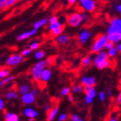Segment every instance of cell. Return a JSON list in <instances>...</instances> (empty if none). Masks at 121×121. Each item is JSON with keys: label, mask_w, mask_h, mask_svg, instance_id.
I'll return each instance as SVG.
<instances>
[{"label": "cell", "mask_w": 121, "mask_h": 121, "mask_svg": "<svg viewBox=\"0 0 121 121\" xmlns=\"http://www.w3.org/2000/svg\"><path fill=\"white\" fill-rule=\"evenodd\" d=\"M108 40L117 45L121 42V17H113L109 20L108 26L106 30Z\"/></svg>", "instance_id": "1"}, {"label": "cell", "mask_w": 121, "mask_h": 121, "mask_svg": "<svg viewBox=\"0 0 121 121\" xmlns=\"http://www.w3.org/2000/svg\"><path fill=\"white\" fill-rule=\"evenodd\" d=\"M93 65L99 70H104L112 66L111 58L108 56L107 51H104L98 52L93 56Z\"/></svg>", "instance_id": "2"}, {"label": "cell", "mask_w": 121, "mask_h": 121, "mask_svg": "<svg viewBox=\"0 0 121 121\" xmlns=\"http://www.w3.org/2000/svg\"><path fill=\"white\" fill-rule=\"evenodd\" d=\"M108 35L106 34H101L98 35L94 40H93V43L91 45V51L93 54H96L98 52L105 50V47L107 44L108 43Z\"/></svg>", "instance_id": "3"}, {"label": "cell", "mask_w": 121, "mask_h": 121, "mask_svg": "<svg viewBox=\"0 0 121 121\" xmlns=\"http://www.w3.org/2000/svg\"><path fill=\"white\" fill-rule=\"evenodd\" d=\"M66 24L72 28H79L84 24L82 12L75 11L66 16Z\"/></svg>", "instance_id": "4"}, {"label": "cell", "mask_w": 121, "mask_h": 121, "mask_svg": "<svg viewBox=\"0 0 121 121\" xmlns=\"http://www.w3.org/2000/svg\"><path fill=\"white\" fill-rule=\"evenodd\" d=\"M46 67L45 60H39V62L35 63L30 69V74L35 82H40V75L42 71Z\"/></svg>", "instance_id": "5"}, {"label": "cell", "mask_w": 121, "mask_h": 121, "mask_svg": "<svg viewBox=\"0 0 121 121\" xmlns=\"http://www.w3.org/2000/svg\"><path fill=\"white\" fill-rule=\"evenodd\" d=\"M78 7L82 11L87 13H93L96 10L98 7L97 0H78Z\"/></svg>", "instance_id": "6"}, {"label": "cell", "mask_w": 121, "mask_h": 121, "mask_svg": "<svg viewBox=\"0 0 121 121\" xmlns=\"http://www.w3.org/2000/svg\"><path fill=\"white\" fill-rule=\"evenodd\" d=\"M92 37H93V33L87 28H83L80 30V31L78 33V35H77L78 42L82 45H87L91 40Z\"/></svg>", "instance_id": "7"}, {"label": "cell", "mask_w": 121, "mask_h": 121, "mask_svg": "<svg viewBox=\"0 0 121 121\" xmlns=\"http://www.w3.org/2000/svg\"><path fill=\"white\" fill-rule=\"evenodd\" d=\"M83 93H85L84 97V101L85 104L87 105H90L93 102L94 98L97 96V91L95 89V87H90V86H85Z\"/></svg>", "instance_id": "8"}, {"label": "cell", "mask_w": 121, "mask_h": 121, "mask_svg": "<svg viewBox=\"0 0 121 121\" xmlns=\"http://www.w3.org/2000/svg\"><path fill=\"white\" fill-rule=\"evenodd\" d=\"M24 57L22 55L19 54H13V55L9 56L6 60V65L9 67H13V66H16L19 65L23 60H24Z\"/></svg>", "instance_id": "9"}, {"label": "cell", "mask_w": 121, "mask_h": 121, "mask_svg": "<svg viewBox=\"0 0 121 121\" xmlns=\"http://www.w3.org/2000/svg\"><path fill=\"white\" fill-rule=\"evenodd\" d=\"M80 83L82 85L85 86H90V87H95L97 84V79L95 77L90 75H85L82 77L80 79Z\"/></svg>", "instance_id": "10"}, {"label": "cell", "mask_w": 121, "mask_h": 121, "mask_svg": "<svg viewBox=\"0 0 121 121\" xmlns=\"http://www.w3.org/2000/svg\"><path fill=\"white\" fill-rule=\"evenodd\" d=\"M36 96H35L31 92L21 95V101L25 105H31L35 102Z\"/></svg>", "instance_id": "11"}, {"label": "cell", "mask_w": 121, "mask_h": 121, "mask_svg": "<svg viewBox=\"0 0 121 121\" xmlns=\"http://www.w3.org/2000/svg\"><path fill=\"white\" fill-rule=\"evenodd\" d=\"M23 115L26 117L27 119H29L30 121H33L38 116V112L34 108L28 107L23 110Z\"/></svg>", "instance_id": "12"}, {"label": "cell", "mask_w": 121, "mask_h": 121, "mask_svg": "<svg viewBox=\"0 0 121 121\" xmlns=\"http://www.w3.org/2000/svg\"><path fill=\"white\" fill-rule=\"evenodd\" d=\"M71 40L70 36L67 34H61L56 37V43L59 45H67Z\"/></svg>", "instance_id": "13"}, {"label": "cell", "mask_w": 121, "mask_h": 121, "mask_svg": "<svg viewBox=\"0 0 121 121\" xmlns=\"http://www.w3.org/2000/svg\"><path fill=\"white\" fill-rule=\"evenodd\" d=\"M51 77H52V72L50 69V67H45L41 72L40 75V82L44 83H46L51 80Z\"/></svg>", "instance_id": "14"}, {"label": "cell", "mask_w": 121, "mask_h": 121, "mask_svg": "<svg viewBox=\"0 0 121 121\" xmlns=\"http://www.w3.org/2000/svg\"><path fill=\"white\" fill-rule=\"evenodd\" d=\"M37 30L36 29H33V30H30V31H26V32H24L22 33V34L19 35L17 36V40H19V41H21V40H26V39H28V38L31 37L32 35H34L36 34V32H37Z\"/></svg>", "instance_id": "15"}, {"label": "cell", "mask_w": 121, "mask_h": 121, "mask_svg": "<svg viewBox=\"0 0 121 121\" xmlns=\"http://www.w3.org/2000/svg\"><path fill=\"white\" fill-rule=\"evenodd\" d=\"M93 64V56L91 55L85 56L81 60V65L83 67H89Z\"/></svg>", "instance_id": "16"}, {"label": "cell", "mask_w": 121, "mask_h": 121, "mask_svg": "<svg viewBox=\"0 0 121 121\" xmlns=\"http://www.w3.org/2000/svg\"><path fill=\"white\" fill-rule=\"evenodd\" d=\"M59 113L58 107H53L51 110L47 113V120L48 121H53L56 119Z\"/></svg>", "instance_id": "17"}, {"label": "cell", "mask_w": 121, "mask_h": 121, "mask_svg": "<svg viewBox=\"0 0 121 121\" xmlns=\"http://www.w3.org/2000/svg\"><path fill=\"white\" fill-rule=\"evenodd\" d=\"M4 98L8 100H14V99H17L19 98V94L16 91L14 90H10L6 92L5 94H4Z\"/></svg>", "instance_id": "18"}, {"label": "cell", "mask_w": 121, "mask_h": 121, "mask_svg": "<svg viewBox=\"0 0 121 121\" xmlns=\"http://www.w3.org/2000/svg\"><path fill=\"white\" fill-rule=\"evenodd\" d=\"M5 121H19V115L17 113L7 112L5 113Z\"/></svg>", "instance_id": "19"}, {"label": "cell", "mask_w": 121, "mask_h": 121, "mask_svg": "<svg viewBox=\"0 0 121 121\" xmlns=\"http://www.w3.org/2000/svg\"><path fill=\"white\" fill-rule=\"evenodd\" d=\"M83 90H84V86L82 85L81 83L74 84L72 87V93H76V94H80V93H83Z\"/></svg>", "instance_id": "20"}, {"label": "cell", "mask_w": 121, "mask_h": 121, "mask_svg": "<svg viewBox=\"0 0 121 121\" xmlns=\"http://www.w3.org/2000/svg\"><path fill=\"white\" fill-rule=\"evenodd\" d=\"M47 23H48V19L44 18V19H40V20H37L36 22H35V24L33 25V27H34L35 29H36V30H39V29L45 26Z\"/></svg>", "instance_id": "21"}, {"label": "cell", "mask_w": 121, "mask_h": 121, "mask_svg": "<svg viewBox=\"0 0 121 121\" xmlns=\"http://www.w3.org/2000/svg\"><path fill=\"white\" fill-rule=\"evenodd\" d=\"M15 76H9L7 78H4V79L0 80V88H2L3 87H4L5 85H7L8 83L12 82L13 80L15 79Z\"/></svg>", "instance_id": "22"}, {"label": "cell", "mask_w": 121, "mask_h": 121, "mask_svg": "<svg viewBox=\"0 0 121 121\" xmlns=\"http://www.w3.org/2000/svg\"><path fill=\"white\" fill-rule=\"evenodd\" d=\"M107 53H108V56H109V58H111V59L115 58V57L118 56V54H119L116 45H114V46L112 47L111 49L107 50Z\"/></svg>", "instance_id": "23"}, {"label": "cell", "mask_w": 121, "mask_h": 121, "mask_svg": "<svg viewBox=\"0 0 121 121\" xmlns=\"http://www.w3.org/2000/svg\"><path fill=\"white\" fill-rule=\"evenodd\" d=\"M18 91H19V94L23 95V94H25V93H29V92H30V87L28 84H22L21 86H19Z\"/></svg>", "instance_id": "24"}, {"label": "cell", "mask_w": 121, "mask_h": 121, "mask_svg": "<svg viewBox=\"0 0 121 121\" xmlns=\"http://www.w3.org/2000/svg\"><path fill=\"white\" fill-rule=\"evenodd\" d=\"M63 31H64V25H62V26H60V27H59V28L54 30L53 31L50 32V34H51V35L52 36V37H56V36L62 34Z\"/></svg>", "instance_id": "25"}, {"label": "cell", "mask_w": 121, "mask_h": 121, "mask_svg": "<svg viewBox=\"0 0 121 121\" xmlns=\"http://www.w3.org/2000/svg\"><path fill=\"white\" fill-rule=\"evenodd\" d=\"M10 70L9 68H1L0 69V80L4 79V78H7L9 76H10Z\"/></svg>", "instance_id": "26"}, {"label": "cell", "mask_w": 121, "mask_h": 121, "mask_svg": "<svg viewBox=\"0 0 121 121\" xmlns=\"http://www.w3.org/2000/svg\"><path fill=\"white\" fill-rule=\"evenodd\" d=\"M62 25L61 23L60 22V21H56V22L55 23H51V24H49V26H48V30H49V32H51V31H53L54 30H56V29L59 28V27L62 26Z\"/></svg>", "instance_id": "27"}, {"label": "cell", "mask_w": 121, "mask_h": 121, "mask_svg": "<svg viewBox=\"0 0 121 121\" xmlns=\"http://www.w3.org/2000/svg\"><path fill=\"white\" fill-rule=\"evenodd\" d=\"M71 91H72V88L69 87H64L62 89H61V91H60V95L62 97H67L68 95L71 93Z\"/></svg>", "instance_id": "28"}, {"label": "cell", "mask_w": 121, "mask_h": 121, "mask_svg": "<svg viewBox=\"0 0 121 121\" xmlns=\"http://www.w3.org/2000/svg\"><path fill=\"white\" fill-rule=\"evenodd\" d=\"M45 53L44 51H37L35 53V58L37 59V60H40L45 57Z\"/></svg>", "instance_id": "29"}, {"label": "cell", "mask_w": 121, "mask_h": 121, "mask_svg": "<svg viewBox=\"0 0 121 121\" xmlns=\"http://www.w3.org/2000/svg\"><path fill=\"white\" fill-rule=\"evenodd\" d=\"M82 15L83 20H84V24H86V23H88L89 21H90L91 16H90V14H89V13L83 11V12H82Z\"/></svg>", "instance_id": "30"}, {"label": "cell", "mask_w": 121, "mask_h": 121, "mask_svg": "<svg viewBox=\"0 0 121 121\" xmlns=\"http://www.w3.org/2000/svg\"><path fill=\"white\" fill-rule=\"evenodd\" d=\"M98 97L99 98V100L101 102H104L106 100V98H107V95H106V93L104 92V91H100L99 93H98Z\"/></svg>", "instance_id": "31"}, {"label": "cell", "mask_w": 121, "mask_h": 121, "mask_svg": "<svg viewBox=\"0 0 121 121\" xmlns=\"http://www.w3.org/2000/svg\"><path fill=\"white\" fill-rule=\"evenodd\" d=\"M40 43H39L38 41H33L32 43L30 44V48L32 50V51H35V50H37L38 48L40 47Z\"/></svg>", "instance_id": "32"}, {"label": "cell", "mask_w": 121, "mask_h": 121, "mask_svg": "<svg viewBox=\"0 0 121 121\" xmlns=\"http://www.w3.org/2000/svg\"><path fill=\"white\" fill-rule=\"evenodd\" d=\"M68 119V114L66 113H60L58 116V121H66Z\"/></svg>", "instance_id": "33"}, {"label": "cell", "mask_w": 121, "mask_h": 121, "mask_svg": "<svg viewBox=\"0 0 121 121\" xmlns=\"http://www.w3.org/2000/svg\"><path fill=\"white\" fill-rule=\"evenodd\" d=\"M82 118L78 115V113H72L70 116V121H79Z\"/></svg>", "instance_id": "34"}, {"label": "cell", "mask_w": 121, "mask_h": 121, "mask_svg": "<svg viewBox=\"0 0 121 121\" xmlns=\"http://www.w3.org/2000/svg\"><path fill=\"white\" fill-rule=\"evenodd\" d=\"M9 0H0V10L7 9V4Z\"/></svg>", "instance_id": "35"}, {"label": "cell", "mask_w": 121, "mask_h": 121, "mask_svg": "<svg viewBox=\"0 0 121 121\" xmlns=\"http://www.w3.org/2000/svg\"><path fill=\"white\" fill-rule=\"evenodd\" d=\"M53 58L52 57H49V58H47L46 60H45V66H46V67H49V66H51V65L53 64Z\"/></svg>", "instance_id": "36"}, {"label": "cell", "mask_w": 121, "mask_h": 121, "mask_svg": "<svg viewBox=\"0 0 121 121\" xmlns=\"http://www.w3.org/2000/svg\"><path fill=\"white\" fill-rule=\"evenodd\" d=\"M31 51L32 50L30 49V48H27V49H25L24 51L21 52V55L23 56H29L31 53Z\"/></svg>", "instance_id": "37"}, {"label": "cell", "mask_w": 121, "mask_h": 121, "mask_svg": "<svg viewBox=\"0 0 121 121\" xmlns=\"http://www.w3.org/2000/svg\"><path fill=\"white\" fill-rule=\"evenodd\" d=\"M58 20H59V18L57 17V16H56V15H53V16H51V17L48 19V23H49V24H51V23H55Z\"/></svg>", "instance_id": "38"}, {"label": "cell", "mask_w": 121, "mask_h": 121, "mask_svg": "<svg viewBox=\"0 0 121 121\" xmlns=\"http://www.w3.org/2000/svg\"><path fill=\"white\" fill-rule=\"evenodd\" d=\"M116 104L119 107H121V91L118 93L117 97H116Z\"/></svg>", "instance_id": "39"}, {"label": "cell", "mask_w": 121, "mask_h": 121, "mask_svg": "<svg viewBox=\"0 0 121 121\" xmlns=\"http://www.w3.org/2000/svg\"><path fill=\"white\" fill-rule=\"evenodd\" d=\"M114 10L117 12L118 14L121 15V3H119V4H117L115 6H114Z\"/></svg>", "instance_id": "40"}, {"label": "cell", "mask_w": 121, "mask_h": 121, "mask_svg": "<svg viewBox=\"0 0 121 121\" xmlns=\"http://www.w3.org/2000/svg\"><path fill=\"white\" fill-rule=\"evenodd\" d=\"M4 107H5V102H4V99L2 98H0V111H3L4 109Z\"/></svg>", "instance_id": "41"}, {"label": "cell", "mask_w": 121, "mask_h": 121, "mask_svg": "<svg viewBox=\"0 0 121 121\" xmlns=\"http://www.w3.org/2000/svg\"><path fill=\"white\" fill-rule=\"evenodd\" d=\"M106 95H107V98H111L113 96V91L110 87H108L106 91Z\"/></svg>", "instance_id": "42"}, {"label": "cell", "mask_w": 121, "mask_h": 121, "mask_svg": "<svg viewBox=\"0 0 121 121\" xmlns=\"http://www.w3.org/2000/svg\"><path fill=\"white\" fill-rule=\"evenodd\" d=\"M115 45V44H113V42H110V41H108V43L107 44V45H106V47H105V50L107 51V50H108V49H111L112 47H113Z\"/></svg>", "instance_id": "43"}, {"label": "cell", "mask_w": 121, "mask_h": 121, "mask_svg": "<svg viewBox=\"0 0 121 121\" xmlns=\"http://www.w3.org/2000/svg\"><path fill=\"white\" fill-rule=\"evenodd\" d=\"M51 108H51V106L50 105V104H45V105H44V110H45V112H47V113L51 109Z\"/></svg>", "instance_id": "44"}, {"label": "cell", "mask_w": 121, "mask_h": 121, "mask_svg": "<svg viewBox=\"0 0 121 121\" xmlns=\"http://www.w3.org/2000/svg\"><path fill=\"white\" fill-rule=\"evenodd\" d=\"M68 4L71 6H73L75 4H77L78 3V0H67Z\"/></svg>", "instance_id": "45"}, {"label": "cell", "mask_w": 121, "mask_h": 121, "mask_svg": "<svg viewBox=\"0 0 121 121\" xmlns=\"http://www.w3.org/2000/svg\"><path fill=\"white\" fill-rule=\"evenodd\" d=\"M30 92L33 93V94L35 95V96H37L39 93H40V91L38 90V88H33V89H31L30 90Z\"/></svg>", "instance_id": "46"}, {"label": "cell", "mask_w": 121, "mask_h": 121, "mask_svg": "<svg viewBox=\"0 0 121 121\" xmlns=\"http://www.w3.org/2000/svg\"><path fill=\"white\" fill-rule=\"evenodd\" d=\"M107 121H118V117L116 115L115 116H111V117H110Z\"/></svg>", "instance_id": "47"}, {"label": "cell", "mask_w": 121, "mask_h": 121, "mask_svg": "<svg viewBox=\"0 0 121 121\" xmlns=\"http://www.w3.org/2000/svg\"><path fill=\"white\" fill-rule=\"evenodd\" d=\"M67 98H68V100L70 101V102H73V101H74V97H73V95H72L71 93L67 96Z\"/></svg>", "instance_id": "48"}, {"label": "cell", "mask_w": 121, "mask_h": 121, "mask_svg": "<svg viewBox=\"0 0 121 121\" xmlns=\"http://www.w3.org/2000/svg\"><path fill=\"white\" fill-rule=\"evenodd\" d=\"M116 46H117V49H118V51H119V53L121 55V42L118 43L117 45H116Z\"/></svg>", "instance_id": "49"}, {"label": "cell", "mask_w": 121, "mask_h": 121, "mask_svg": "<svg viewBox=\"0 0 121 121\" xmlns=\"http://www.w3.org/2000/svg\"><path fill=\"white\" fill-rule=\"evenodd\" d=\"M79 121H84V120H83V119H80V120Z\"/></svg>", "instance_id": "50"}, {"label": "cell", "mask_w": 121, "mask_h": 121, "mask_svg": "<svg viewBox=\"0 0 121 121\" xmlns=\"http://www.w3.org/2000/svg\"><path fill=\"white\" fill-rule=\"evenodd\" d=\"M120 1H121V0H120Z\"/></svg>", "instance_id": "51"}]
</instances>
